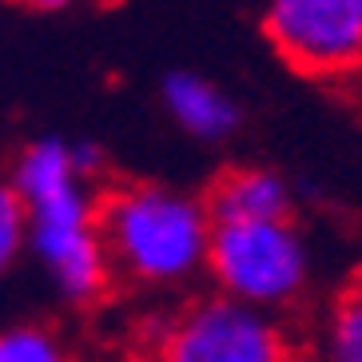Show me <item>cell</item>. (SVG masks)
Returning <instances> with one entry per match:
<instances>
[{
    "mask_svg": "<svg viewBox=\"0 0 362 362\" xmlns=\"http://www.w3.org/2000/svg\"><path fill=\"white\" fill-rule=\"evenodd\" d=\"M12 187L24 207V239L48 279L68 303H92L112 283L100 239V199L92 171L80 163L76 144L56 136L33 139L21 151Z\"/></svg>",
    "mask_w": 362,
    "mask_h": 362,
    "instance_id": "obj_1",
    "label": "cell"
},
{
    "mask_svg": "<svg viewBox=\"0 0 362 362\" xmlns=\"http://www.w3.org/2000/svg\"><path fill=\"white\" fill-rule=\"evenodd\" d=\"M319 362H362V279L339 291L322 315Z\"/></svg>",
    "mask_w": 362,
    "mask_h": 362,
    "instance_id": "obj_8",
    "label": "cell"
},
{
    "mask_svg": "<svg viewBox=\"0 0 362 362\" xmlns=\"http://www.w3.org/2000/svg\"><path fill=\"white\" fill-rule=\"evenodd\" d=\"M207 203L163 183H124L100 199V239L112 279L144 291H180L207 275Z\"/></svg>",
    "mask_w": 362,
    "mask_h": 362,
    "instance_id": "obj_2",
    "label": "cell"
},
{
    "mask_svg": "<svg viewBox=\"0 0 362 362\" xmlns=\"http://www.w3.org/2000/svg\"><path fill=\"white\" fill-rule=\"evenodd\" d=\"M151 362H298L275 315L207 295L175 310L151 342Z\"/></svg>",
    "mask_w": 362,
    "mask_h": 362,
    "instance_id": "obj_4",
    "label": "cell"
},
{
    "mask_svg": "<svg viewBox=\"0 0 362 362\" xmlns=\"http://www.w3.org/2000/svg\"><path fill=\"white\" fill-rule=\"evenodd\" d=\"M263 24L298 72L346 76L362 68V0H263Z\"/></svg>",
    "mask_w": 362,
    "mask_h": 362,
    "instance_id": "obj_5",
    "label": "cell"
},
{
    "mask_svg": "<svg viewBox=\"0 0 362 362\" xmlns=\"http://www.w3.org/2000/svg\"><path fill=\"white\" fill-rule=\"evenodd\" d=\"M310 247L307 235L287 219H255V223H215L207 247V279L215 291L243 307L291 310L310 287Z\"/></svg>",
    "mask_w": 362,
    "mask_h": 362,
    "instance_id": "obj_3",
    "label": "cell"
},
{
    "mask_svg": "<svg viewBox=\"0 0 362 362\" xmlns=\"http://www.w3.org/2000/svg\"><path fill=\"white\" fill-rule=\"evenodd\" d=\"M211 223H255V219H287L291 183L271 168H231L219 175L207 195Z\"/></svg>",
    "mask_w": 362,
    "mask_h": 362,
    "instance_id": "obj_7",
    "label": "cell"
},
{
    "mask_svg": "<svg viewBox=\"0 0 362 362\" xmlns=\"http://www.w3.org/2000/svg\"><path fill=\"white\" fill-rule=\"evenodd\" d=\"M16 4H24L33 12H64V8H72L76 0H16Z\"/></svg>",
    "mask_w": 362,
    "mask_h": 362,
    "instance_id": "obj_11",
    "label": "cell"
},
{
    "mask_svg": "<svg viewBox=\"0 0 362 362\" xmlns=\"http://www.w3.org/2000/svg\"><path fill=\"white\" fill-rule=\"evenodd\" d=\"M0 362H72L64 342L56 339L48 327H4L0 330Z\"/></svg>",
    "mask_w": 362,
    "mask_h": 362,
    "instance_id": "obj_9",
    "label": "cell"
},
{
    "mask_svg": "<svg viewBox=\"0 0 362 362\" xmlns=\"http://www.w3.org/2000/svg\"><path fill=\"white\" fill-rule=\"evenodd\" d=\"M160 92L168 116L199 144H223L243 124L239 104L215 80H207L199 72H171Z\"/></svg>",
    "mask_w": 362,
    "mask_h": 362,
    "instance_id": "obj_6",
    "label": "cell"
},
{
    "mask_svg": "<svg viewBox=\"0 0 362 362\" xmlns=\"http://www.w3.org/2000/svg\"><path fill=\"white\" fill-rule=\"evenodd\" d=\"M28 247L24 239V207H21V195L12 187V180H0V279L8 275L21 251Z\"/></svg>",
    "mask_w": 362,
    "mask_h": 362,
    "instance_id": "obj_10",
    "label": "cell"
}]
</instances>
